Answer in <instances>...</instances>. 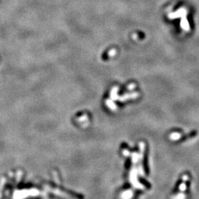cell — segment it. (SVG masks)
Masks as SVG:
<instances>
[{
	"label": "cell",
	"instance_id": "4",
	"mask_svg": "<svg viewBox=\"0 0 199 199\" xmlns=\"http://www.w3.org/2000/svg\"><path fill=\"white\" fill-rule=\"evenodd\" d=\"M188 179H189L188 175H183V177H182V180H183V181H184V182H185V181H187V180H188Z\"/></svg>",
	"mask_w": 199,
	"mask_h": 199
},
{
	"label": "cell",
	"instance_id": "3",
	"mask_svg": "<svg viewBox=\"0 0 199 199\" xmlns=\"http://www.w3.org/2000/svg\"><path fill=\"white\" fill-rule=\"evenodd\" d=\"M179 189H180V190L181 191H185V190H186V184H185V182H183L182 184H181V185H180V187H179Z\"/></svg>",
	"mask_w": 199,
	"mask_h": 199
},
{
	"label": "cell",
	"instance_id": "2",
	"mask_svg": "<svg viewBox=\"0 0 199 199\" xmlns=\"http://www.w3.org/2000/svg\"><path fill=\"white\" fill-rule=\"evenodd\" d=\"M185 198H186V196L182 193L179 194V195H177V196H175V197L173 198V199H185Z\"/></svg>",
	"mask_w": 199,
	"mask_h": 199
},
{
	"label": "cell",
	"instance_id": "1",
	"mask_svg": "<svg viewBox=\"0 0 199 199\" xmlns=\"http://www.w3.org/2000/svg\"><path fill=\"white\" fill-rule=\"evenodd\" d=\"M181 133H173L170 135V139L171 140H177V139H180L181 137Z\"/></svg>",
	"mask_w": 199,
	"mask_h": 199
}]
</instances>
